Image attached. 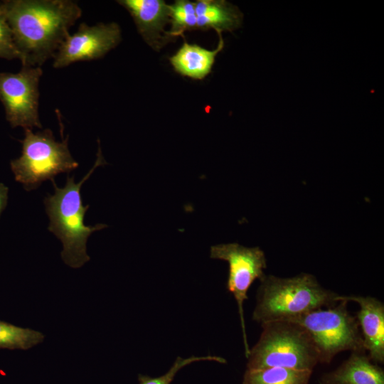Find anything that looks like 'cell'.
Here are the masks:
<instances>
[{
	"mask_svg": "<svg viewBox=\"0 0 384 384\" xmlns=\"http://www.w3.org/2000/svg\"><path fill=\"white\" fill-rule=\"evenodd\" d=\"M0 9L11 29L22 66L41 67L53 58L82 16L71 0H5Z\"/></svg>",
	"mask_w": 384,
	"mask_h": 384,
	"instance_id": "obj_1",
	"label": "cell"
},
{
	"mask_svg": "<svg viewBox=\"0 0 384 384\" xmlns=\"http://www.w3.org/2000/svg\"><path fill=\"white\" fill-rule=\"evenodd\" d=\"M99 144L97 159L94 166L79 183H75L74 176H67L63 188H58L54 180L51 181L55 189L53 195L48 194L43 202L50 219L48 227L61 240L63 249L61 257L64 262L73 268H79L90 259L86 252V242L95 231L107 228L105 224L94 226L84 224V216L90 206H82L80 188L97 166L105 165Z\"/></svg>",
	"mask_w": 384,
	"mask_h": 384,
	"instance_id": "obj_2",
	"label": "cell"
},
{
	"mask_svg": "<svg viewBox=\"0 0 384 384\" xmlns=\"http://www.w3.org/2000/svg\"><path fill=\"white\" fill-rule=\"evenodd\" d=\"M260 281L252 319L260 325L292 321L338 302V294L323 287L311 274L302 272L292 277L265 274Z\"/></svg>",
	"mask_w": 384,
	"mask_h": 384,
	"instance_id": "obj_3",
	"label": "cell"
},
{
	"mask_svg": "<svg viewBox=\"0 0 384 384\" xmlns=\"http://www.w3.org/2000/svg\"><path fill=\"white\" fill-rule=\"evenodd\" d=\"M262 331L247 356V369L285 368L312 370L319 354L308 331L289 321L262 324Z\"/></svg>",
	"mask_w": 384,
	"mask_h": 384,
	"instance_id": "obj_4",
	"label": "cell"
},
{
	"mask_svg": "<svg viewBox=\"0 0 384 384\" xmlns=\"http://www.w3.org/2000/svg\"><path fill=\"white\" fill-rule=\"evenodd\" d=\"M68 142V136L61 142H56L50 129L36 133L24 129L21 155L10 163L16 181L30 191L46 180H54L60 173L77 169L79 164L73 158Z\"/></svg>",
	"mask_w": 384,
	"mask_h": 384,
	"instance_id": "obj_5",
	"label": "cell"
},
{
	"mask_svg": "<svg viewBox=\"0 0 384 384\" xmlns=\"http://www.w3.org/2000/svg\"><path fill=\"white\" fill-rule=\"evenodd\" d=\"M348 302L339 301L326 309H318L289 321L303 326L310 334L318 351L319 363H329L344 351H365L356 316Z\"/></svg>",
	"mask_w": 384,
	"mask_h": 384,
	"instance_id": "obj_6",
	"label": "cell"
},
{
	"mask_svg": "<svg viewBox=\"0 0 384 384\" xmlns=\"http://www.w3.org/2000/svg\"><path fill=\"white\" fill-rule=\"evenodd\" d=\"M210 257L228 263L227 289L233 294L238 305L242 331L245 357L250 348L247 343L243 304L247 299V291L255 279L265 275L267 260L258 247H247L238 243L219 244L210 247Z\"/></svg>",
	"mask_w": 384,
	"mask_h": 384,
	"instance_id": "obj_7",
	"label": "cell"
},
{
	"mask_svg": "<svg viewBox=\"0 0 384 384\" xmlns=\"http://www.w3.org/2000/svg\"><path fill=\"white\" fill-rule=\"evenodd\" d=\"M41 67L22 66L16 73L0 72V100L11 127L42 128L38 115Z\"/></svg>",
	"mask_w": 384,
	"mask_h": 384,
	"instance_id": "obj_8",
	"label": "cell"
},
{
	"mask_svg": "<svg viewBox=\"0 0 384 384\" xmlns=\"http://www.w3.org/2000/svg\"><path fill=\"white\" fill-rule=\"evenodd\" d=\"M121 29L115 23L89 26L81 23L68 35L53 56V66L61 68L75 62L101 58L121 41Z\"/></svg>",
	"mask_w": 384,
	"mask_h": 384,
	"instance_id": "obj_9",
	"label": "cell"
},
{
	"mask_svg": "<svg viewBox=\"0 0 384 384\" xmlns=\"http://www.w3.org/2000/svg\"><path fill=\"white\" fill-rule=\"evenodd\" d=\"M129 13L144 41L159 51L174 39L164 30L169 23V5L163 0H119Z\"/></svg>",
	"mask_w": 384,
	"mask_h": 384,
	"instance_id": "obj_10",
	"label": "cell"
},
{
	"mask_svg": "<svg viewBox=\"0 0 384 384\" xmlns=\"http://www.w3.org/2000/svg\"><path fill=\"white\" fill-rule=\"evenodd\" d=\"M336 300L354 302L360 309L357 321L363 338V347L370 359L375 363H384V304L370 296L340 295Z\"/></svg>",
	"mask_w": 384,
	"mask_h": 384,
	"instance_id": "obj_11",
	"label": "cell"
},
{
	"mask_svg": "<svg viewBox=\"0 0 384 384\" xmlns=\"http://www.w3.org/2000/svg\"><path fill=\"white\" fill-rule=\"evenodd\" d=\"M319 384H384V370L366 351H351L338 368L322 375Z\"/></svg>",
	"mask_w": 384,
	"mask_h": 384,
	"instance_id": "obj_12",
	"label": "cell"
},
{
	"mask_svg": "<svg viewBox=\"0 0 384 384\" xmlns=\"http://www.w3.org/2000/svg\"><path fill=\"white\" fill-rule=\"evenodd\" d=\"M219 42L213 50L196 43L184 42L176 53L169 58V62L175 72L193 80H203L211 73L217 55L224 48L221 33H218Z\"/></svg>",
	"mask_w": 384,
	"mask_h": 384,
	"instance_id": "obj_13",
	"label": "cell"
},
{
	"mask_svg": "<svg viewBox=\"0 0 384 384\" xmlns=\"http://www.w3.org/2000/svg\"><path fill=\"white\" fill-rule=\"evenodd\" d=\"M198 29L213 28L218 33L232 32L242 25L243 14L225 0H198L195 2Z\"/></svg>",
	"mask_w": 384,
	"mask_h": 384,
	"instance_id": "obj_14",
	"label": "cell"
},
{
	"mask_svg": "<svg viewBox=\"0 0 384 384\" xmlns=\"http://www.w3.org/2000/svg\"><path fill=\"white\" fill-rule=\"evenodd\" d=\"M312 370L285 368L247 369L242 384H309Z\"/></svg>",
	"mask_w": 384,
	"mask_h": 384,
	"instance_id": "obj_15",
	"label": "cell"
},
{
	"mask_svg": "<svg viewBox=\"0 0 384 384\" xmlns=\"http://www.w3.org/2000/svg\"><path fill=\"white\" fill-rule=\"evenodd\" d=\"M40 331L0 320V349L28 350L43 341Z\"/></svg>",
	"mask_w": 384,
	"mask_h": 384,
	"instance_id": "obj_16",
	"label": "cell"
},
{
	"mask_svg": "<svg viewBox=\"0 0 384 384\" xmlns=\"http://www.w3.org/2000/svg\"><path fill=\"white\" fill-rule=\"evenodd\" d=\"M169 23L171 24L169 35L175 38L186 31L198 29L195 2L188 0H176L169 5Z\"/></svg>",
	"mask_w": 384,
	"mask_h": 384,
	"instance_id": "obj_17",
	"label": "cell"
},
{
	"mask_svg": "<svg viewBox=\"0 0 384 384\" xmlns=\"http://www.w3.org/2000/svg\"><path fill=\"white\" fill-rule=\"evenodd\" d=\"M212 361L220 363H225V359L216 356H192L186 358L177 357L169 370L164 375L159 377H150L149 375H141L138 376L139 384H171L177 373L184 368L195 362Z\"/></svg>",
	"mask_w": 384,
	"mask_h": 384,
	"instance_id": "obj_18",
	"label": "cell"
},
{
	"mask_svg": "<svg viewBox=\"0 0 384 384\" xmlns=\"http://www.w3.org/2000/svg\"><path fill=\"white\" fill-rule=\"evenodd\" d=\"M0 58L6 60L21 59V54L16 46L11 29L4 14L0 9Z\"/></svg>",
	"mask_w": 384,
	"mask_h": 384,
	"instance_id": "obj_19",
	"label": "cell"
},
{
	"mask_svg": "<svg viewBox=\"0 0 384 384\" xmlns=\"http://www.w3.org/2000/svg\"><path fill=\"white\" fill-rule=\"evenodd\" d=\"M8 193L9 188L4 183H0V216L7 205Z\"/></svg>",
	"mask_w": 384,
	"mask_h": 384,
	"instance_id": "obj_20",
	"label": "cell"
}]
</instances>
